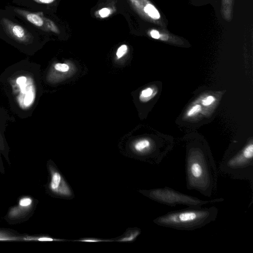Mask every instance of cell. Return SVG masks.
Returning <instances> with one entry per match:
<instances>
[{"label": "cell", "instance_id": "obj_16", "mask_svg": "<svg viewBox=\"0 0 253 253\" xmlns=\"http://www.w3.org/2000/svg\"><path fill=\"white\" fill-rule=\"evenodd\" d=\"M127 51V46L126 44H122L117 49L116 55L118 59L124 56Z\"/></svg>", "mask_w": 253, "mask_h": 253}, {"label": "cell", "instance_id": "obj_10", "mask_svg": "<svg viewBox=\"0 0 253 253\" xmlns=\"http://www.w3.org/2000/svg\"><path fill=\"white\" fill-rule=\"evenodd\" d=\"M140 233L141 230L139 228H129L122 236L112 240L118 242H133Z\"/></svg>", "mask_w": 253, "mask_h": 253}, {"label": "cell", "instance_id": "obj_14", "mask_svg": "<svg viewBox=\"0 0 253 253\" xmlns=\"http://www.w3.org/2000/svg\"><path fill=\"white\" fill-rule=\"evenodd\" d=\"M216 100L215 97L211 95L205 97L201 101L203 106L208 107L212 104Z\"/></svg>", "mask_w": 253, "mask_h": 253}, {"label": "cell", "instance_id": "obj_3", "mask_svg": "<svg viewBox=\"0 0 253 253\" xmlns=\"http://www.w3.org/2000/svg\"><path fill=\"white\" fill-rule=\"evenodd\" d=\"M42 35L12 12L0 9V39L23 53L34 55L42 46Z\"/></svg>", "mask_w": 253, "mask_h": 253}, {"label": "cell", "instance_id": "obj_15", "mask_svg": "<svg viewBox=\"0 0 253 253\" xmlns=\"http://www.w3.org/2000/svg\"><path fill=\"white\" fill-rule=\"evenodd\" d=\"M78 242H87V243H97V242H112V240L100 239L95 238H84L77 240Z\"/></svg>", "mask_w": 253, "mask_h": 253}, {"label": "cell", "instance_id": "obj_2", "mask_svg": "<svg viewBox=\"0 0 253 253\" xmlns=\"http://www.w3.org/2000/svg\"><path fill=\"white\" fill-rule=\"evenodd\" d=\"M186 188L210 198L217 191L218 172L215 161L206 147H189L185 158Z\"/></svg>", "mask_w": 253, "mask_h": 253}, {"label": "cell", "instance_id": "obj_6", "mask_svg": "<svg viewBox=\"0 0 253 253\" xmlns=\"http://www.w3.org/2000/svg\"><path fill=\"white\" fill-rule=\"evenodd\" d=\"M4 8L32 26L42 35L60 33L56 24L46 12L33 11L13 4H7Z\"/></svg>", "mask_w": 253, "mask_h": 253}, {"label": "cell", "instance_id": "obj_11", "mask_svg": "<svg viewBox=\"0 0 253 253\" xmlns=\"http://www.w3.org/2000/svg\"><path fill=\"white\" fill-rule=\"evenodd\" d=\"M9 121L7 111L0 106V145L3 140L4 133Z\"/></svg>", "mask_w": 253, "mask_h": 253}, {"label": "cell", "instance_id": "obj_20", "mask_svg": "<svg viewBox=\"0 0 253 253\" xmlns=\"http://www.w3.org/2000/svg\"><path fill=\"white\" fill-rule=\"evenodd\" d=\"M150 34L151 37L155 39H159L160 38V35L159 32L156 30H151Z\"/></svg>", "mask_w": 253, "mask_h": 253}, {"label": "cell", "instance_id": "obj_7", "mask_svg": "<svg viewBox=\"0 0 253 253\" xmlns=\"http://www.w3.org/2000/svg\"><path fill=\"white\" fill-rule=\"evenodd\" d=\"M131 8L148 20H158L160 14L157 8L148 0H127Z\"/></svg>", "mask_w": 253, "mask_h": 253}, {"label": "cell", "instance_id": "obj_12", "mask_svg": "<svg viewBox=\"0 0 253 253\" xmlns=\"http://www.w3.org/2000/svg\"><path fill=\"white\" fill-rule=\"evenodd\" d=\"M157 91H155L154 88L151 87H147L141 91L139 99L143 102H147L154 97Z\"/></svg>", "mask_w": 253, "mask_h": 253}, {"label": "cell", "instance_id": "obj_5", "mask_svg": "<svg viewBox=\"0 0 253 253\" xmlns=\"http://www.w3.org/2000/svg\"><path fill=\"white\" fill-rule=\"evenodd\" d=\"M139 192L152 200L171 207L178 205L199 207L206 204L221 202L224 200L223 198L203 200L180 192L168 186L149 190H140Z\"/></svg>", "mask_w": 253, "mask_h": 253}, {"label": "cell", "instance_id": "obj_19", "mask_svg": "<svg viewBox=\"0 0 253 253\" xmlns=\"http://www.w3.org/2000/svg\"><path fill=\"white\" fill-rule=\"evenodd\" d=\"M31 202L29 198H23L20 200L19 204L22 206H27L31 204Z\"/></svg>", "mask_w": 253, "mask_h": 253}, {"label": "cell", "instance_id": "obj_8", "mask_svg": "<svg viewBox=\"0 0 253 253\" xmlns=\"http://www.w3.org/2000/svg\"><path fill=\"white\" fill-rule=\"evenodd\" d=\"M50 186L51 190L60 197L65 198L73 196L70 186L61 174L56 169L52 170Z\"/></svg>", "mask_w": 253, "mask_h": 253}, {"label": "cell", "instance_id": "obj_1", "mask_svg": "<svg viewBox=\"0 0 253 253\" xmlns=\"http://www.w3.org/2000/svg\"><path fill=\"white\" fill-rule=\"evenodd\" d=\"M39 81L38 65L28 60L10 65L0 75L11 108L19 117L32 114L39 97Z\"/></svg>", "mask_w": 253, "mask_h": 253}, {"label": "cell", "instance_id": "obj_9", "mask_svg": "<svg viewBox=\"0 0 253 253\" xmlns=\"http://www.w3.org/2000/svg\"><path fill=\"white\" fill-rule=\"evenodd\" d=\"M56 0H12V4L33 11L46 12L47 7L53 5Z\"/></svg>", "mask_w": 253, "mask_h": 253}, {"label": "cell", "instance_id": "obj_18", "mask_svg": "<svg viewBox=\"0 0 253 253\" xmlns=\"http://www.w3.org/2000/svg\"><path fill=\"white\" fill-rule=\"evenodd\" d=\"M111 12V10L107 7H104L98 11V14L99 16L102 18L109 16Z\"/></svg>", "mask_w": 253, "mask_h": 253}, {"label": "cell", "instance_id": "obj_13", "mask_svg": "<svg viewBox=\"0 0 253 253\" xmlns=\"http://www.w3.org/2000/svg\"><path fill=\"white\" fill-rule=\"evenodd\" d=\"M202 111V106L199 104H195L191 106L186 113L187 118L193 117Z\"/></svg>", "mask_w": 253, "mask_h": 253}, {"label": "cell", "instance_id": "obj_4", "mask_svg": "<svg viewBox=\"0 0 253 253\" xmlns=\"http://www.w3.org/2000/svg\"><path fill=\"white\" fill-rule=\"evenodd\" d=\"M218 210L215 206L209 208L188 207L169 211L154 219L157 225L180 230H194L215 221Z\"/></svg>", "mask_w": 253, "mask_h": 253}, {"label": "cell", "instance_id": "obj_17", "mask_svg": "<svg viewBox=\"0 0 253 253\" xmlns=\"http://www.w3.org/2000/svg\"><path fill=\"white\" fill-rule=\"evenodd\" d=\"M54 68L57 71L65 72L69 70V66L66 64L58 63L55 64Z\"/></svg>", "mask_w": 253, "mask_h": 253}]
</instances>
